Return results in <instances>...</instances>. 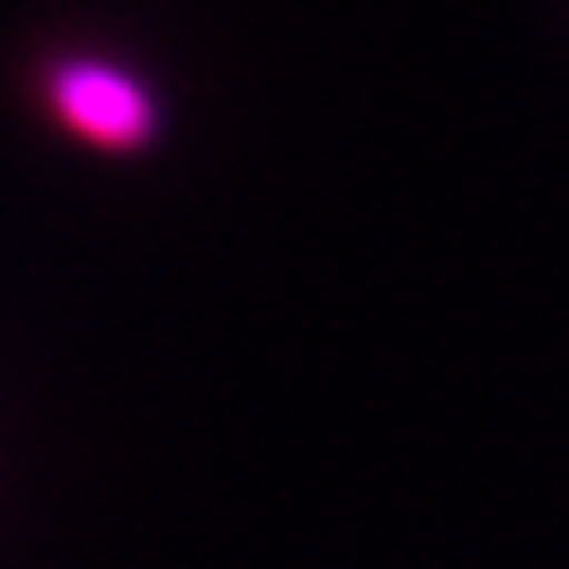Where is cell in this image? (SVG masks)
Here are the masks:
<instances>
[{
  "mask_svg": "<svg viewBox=\"0 0 569 569\" xmlns=\"http://www.w3.org/2000/svg\"><path fill=\"white\" fill-rule=\"evenodd\" d=\"M30 110L60 140L106 160H146L166 140V96L160 86L106 46L60 40L26 66Z\"/></svg>",
  "mask_w": 569,
  "mask_h": 569,
  "instance_id": "cell-1",
  "label": "cell"
}]
</instances>
